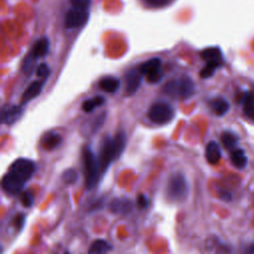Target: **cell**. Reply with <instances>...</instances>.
Segmentation results:
<instances>
[{
    "label": "cell",
    "instance_id": "obj_22",
    "mask_svg": "<svg viewBox=\"0 0 254 254\" xmlns=\"http://www.w3.org/2000/svg\"><path fill=\"white\" fill-rule=\"evenodd\" d=\"M105 102V98L103 96H100V95H96L92 98H88L86 100H84L82 102V105H81V108L84 112L86 113H89L91 111H93L95 108L103 105Z\"/></svg>",
    "mask_w": 254,
    "mask_h": 254
},
{
    "label": "cell",
    "instance_id": "obj_15",
    "mask_svg": "<svg viewBox=\"0 0 254 254\" xmlns=\"http://www.w3.org/2000/svg\"><path fill=\"white\" fill-rule=\"evenodd\" d=\"M62 141H63V139L60 134L51 131V132L46 133L42 137L41 144L45 150L52 151V150H55L56 148H58L61 145Z\"/></svg>",
    "mask_w": 254,
    "mask_h": 254
},
{
    "label": "cell",
    "instance_id": "obj_4",
    "mask_svg": "<svg viewBox=\"0 0 254 254\" xmlns=\"http://www.w3.org/2000/svg\"><path fill=\"white\" fill-rule=\"evenodd\" d=\"M163 91L172 97L186 100L194 94L195 84L190 76L184 75L180 78L168 81L163 86Z\"/></svg>",
    "mask_w": 254,
    "mask_h": 254
},
{
    "label": "cell",
    "instance_id": "obj_3",
    "mask_svg": "<svg viewBox=\"0 0 254 254\" xmlns=\"http://www.w3.org/2000/svg\"><path fill=\"white\" fill-rule=\"evenodd\" d=\"M81 158H82L85 188L87 190H91L97 184L98 178L101 174L98 158L93 153L92 149L89 146H85L82 149Z\"/></svg>",
    "mask_w": 254,
    "mask_h": 254
},
{
    "label": "cell",
    "instance_id": "obj_8",
    "mask_svg": "<svg viewBox=\"0 0 254 254\" xmlns=\"http://www.w3.org/2000/svg\"><path fill=\"white\" fill-rule=\"evenodd\" d=\"M138 68L150 83H157L163 77L161 60L159 58H152L144 62Z\"/></svg>",
    "mask_w": 254,
    "mask_h": 254
},
{
    "label": "cell",
    "instance_id": "obj_20",
    "mask_svg": "<svg viewBox=\"0 0 254 254\" xmlns=\"http://www.w3.org/2000/svg\"><path fill=\"white\" fill-rule=\"evenodd\" d=\"M98 86L101 90L107 93H114L120 86V81L114 76H105L100 79Z\"/></svg>",
    "mask_w": 254,
    "mask_h": 254
},
{
    "label": "cell",
    "instance_id": "obj_6",
    "mask_svg": "<svg viewBox=\"0 0 254 254\" xmlns=\"http://www.w3.org/2000/svg\"><path fill=\"white\" fill-rule=\"evenodd\" d=\"M200 56L206 62L205 66L202 67L199 71V76L201 78L211 77L215 70L223 64V57L219 48L211 47L204 49L200 53Z\"/></svg>",
    "mask_w": 254,
    "mask_h": 254
},
{
    "label": "cell",
    "instance_id": "obj_27",
    "mask_svg": "<svg viewBox=\"0 0 254 254\" xmlns=\"http://www.w3.org/2000/svg\"><path fill=\"white\" fill-rule=\"evenodd\" d=\"M21 202L23 205H25L26 207H30L31 205H33L34 203V198H33V195L30 191L26 190L23 192L22 194V197H21Z\"/></svg>",
    "mask_w": 254,
    "mask_h": 254
},
{
    "label": "cell",
    "instance_id": "obj_10",
    "mask_svg": "<svg viewBox=\"0 0 254 254\" xmlns=\"http://www.w3.org/2000/svg\"><path fill=\"white\" fill-rule=\"evenodd\" d=\"M23 105V104H22ZM22 105H5L2 108L1 119L3 124L12 125L18 121L24 113Z\"/></svg>",
    "mask_w": 254,
    "mask_h": 254
},
{
    "label": "cell",
    "instance_id": "obj_9",
    "mask_svg": "<svg viewBox=\"0 0 254 254\" xmlns=\"http://www.w3.org/2000/svg\"><path fill=\"white\" fill-rule=\"evenodd\" d=\"M88 19L86 10L72 8L68 10L64 17V25L67 29H74L83 26Z\"/></svg>",
    "mask_w": 254,
    "mask_h": 254
},
{
    "label": "cell",
    "instance_id": "obj_28",
    "mask_svg": "<svg viewBox=\"0 0 254 254\" xmlns=\"http://www.w3.org/2000/svg\"><path fill=\"white\" fill-rule=\"evenodd\" d=\"M147 4H149L152 7H164L170 3L171 0H144Z\"/></svg>",
    "mask_w": 254,
    "mask_h": 254
},
{
    "label": "cell",
    "instance_id": "obj_25",
    "mask_svg": "<svg viewBox=\"0 0 254 254\" xmlns=\"http://www.w3.org/2000/svg\"><path fill=\"white\" fill-rule=\"evenodd\" d=\"M36 74L38 77L42 78V79H47L48 76L50 75V67L47 64L43 63V64H40L37 67V70H36Z\"/></svg>",
    "mask_w": 254,
    "mask_h": 254
},
{
    "label": "cell",
    "instance_id": "obj_24",
    "mask_svg": "<svg viewBox=\"0 0 254 254\" xmlns=\"http://www.w3.org/2000/svg\"><path fill=\"white\" fill-rule=\"evenodd\" d=\"M62 179L65 184L70 185V184H74L77 181L78 175L74 169H67L63 173Z\"/></svg>",
    "mask_w": 254,
    "mask_h": 254
},
{
    "label": "cell",
    "instance_id": "obj_17",
    "mask_svg": "<svg viewBox=\"0 0 254 254\" xmlns=\"http://www.w3.org/2000/svg\"><path fill=\"white\" fill-rule=\"evenodd\" d=\"M50 49V41L47 37L40 38L33 46L32 51H31V56L37 60L39 58L45 57Z\"/></svg>",
    "mask_w": 254,
    "mask_h": 254
},
{
    "label": "cell",
    "instance_id": "obj_13",
    "mask_svg": "<svg viewBox=\"0 0 254 254\" xmlns=\"http://www.w3.org/2000/svg\"><path fill=\"white\" fill-rule=\"evenodd\" d=\"M243 114L249 119L254 120V91H244L241 96Z\"/></svg>",
    "mask_w": 254,
    "mask_h": 254
},
{
    "label": "cell",
    "instance_id": "obj_14",
    "mask_svg": "<svg viewBox=\"0 0 254 254\" xmlns=\"http://www.w3.org/2000/svg\"><path fill=\"white\" fill-rule=\"evenodd\" d=\"M205 159L206 161L211 164H217L221 159V150L217 142L209 141L205 147Z\"/></svg>",
    "mask_w": 254,
    "mask_h": 254
},
{
    "label": "cell",
    "instance_id": "obj_7",
    "mask_svg": "<svg viewBox=\"0 0 254 254\" xmlns=\"http://www.w3.org/2000/svg\"><path fill=\"white\" fill-rule=\"evenodd\" d=\"M175 109L168 102H156L148 110V118L157 125H165L173 120Z\"/></svg>",
    "mask_w": 254,
    "mask_h": 254
},
{
    "label": "cell",
    "instance_id": "obj_21",
    "mask_svg": "<svg viewBox=\"0 0 254 254\" xmlns=\"http://www.w3.org/2000/svg\"><path fill=\"white\" fill-rule=\"evenodd\" d=\"M238 140H239L238 136L234 132L229 131V130L224 131L221 135V142H222L223 146L229 151H232L233 149H235L237 147Z\"/></svg>",
    "mask_w": 254,
    "mask_h": 254
},
{
    "label": "cell",
    "instance_id": "obj_16",
    "mask_svg": "<svg viewBox=\"0 0 254 254\" xmlns=\"http://www.w3.org/2000/svg\"><path fill=\"white\" fill-rule=\"evenodd\" d=\"M209 107L216 116H223L228 112L230 104L223 97H215L209 101Z\"/></svg>",
    "mask_w": 254,
    "mask_h": 254
},
{
    "label": "cell",
    "instance_id": "obj_19",
    "mask_svg": "<svg viewBox=\"0 0 254 254\" xmlns=\"http://www.w3.org/2000/svg\"><path fill=\"white\" fill-rule=\"evenodd\" d=\"M133 207V203L129 199L114 198L109 203V208L114 213H126L129 212Z\"/></svg>",
    "mask_w": 254,
    "mask_h": 254
},
{
    "label": "cell",
    "instance_id": "obj_1",
    "mask_svg": "<svg viewBox=\"0 0 254 254\" xmlns=\"http://www.w3.org/2000/svg\"><path fill=\"white\" fill-rule=\"evenodd\" d=\"M36 172V164L29 159L19 158L12 163L2 178V189L10 195L18 194Z\"/></svg>",
    "mask_w": 254,
    "mask_h": 254
},
{
    "label": "cell",
    "instance_id": "obj_11",
    "mask_svg": "<svg viewBox=\"0 0 254 254\" xmlns=\"http://www.w3.org/2000/svg\"><path fill=\"white\" fill-rule=\"evenodd\" d=\"M142 76L143 74L140 72L139 68H134L127 71L125 75V81H126L125 90L128 95L134 94L139 89L142 83Z\"/></svg>",
    "mask_w": 254,
    "mask_h": 254
},
{
    "label": "cell",
    "instance_id": "obj_2",
    "mask_svg": "<svg viewBox=\"0 0 254 254\" xmlns=\"http://www.w3.org/2000/svg\"><path fill=\"white\" fill-rule=\"evenodd\" d=\"M126 146V134L123 130L116 133L114 137H104L98 154V162L101 174L104 173L109 166L120 157Z\"/></svg>",
    "mask_w": 254,
    "mask_h": 254
},
{
    "label": "cell",
    "instance_id": "obj_12",
    "mask_svg": "<svg viewBox=\"0 0 254 254\" xmlns=\"http://www.w3.org/2000/svg\"><path fill=\"white\" fill-rule=\"evenodd\" d=\"M46 79H40V80H35L32 81L28 87L25 89L22 95V104H26L27 102L31 101L32 99L36 98L42 91L43 86L45 84Z\"/></svg>",
    "mask_w": 254,
    "mask_h": 254
},
{
    "label": "cell",
    "instance_id": "obj_18",
    "mask_svg": "<svg viewBox=\"0 0 254 254\" xmlns=\"http://www.w3.org/2000/svg\"><path fill=\"white\" fill-rule=\"evenodd\" d=\"M230 161L231 164L237 169H244L248 164V159L244 150L237 147L230 151Z\"/></svg>",
    "mask_w": 254,
    "mask_h": 254
},
{
    "label": "cell",
    "instance_id": "obj_23",
    "mask_svg": "<svg viewBox=\"0 0 254 254\" xmlns=\"http://www.w3.org/2000/svg\"><path fill=\"white\" fill-rule=\"evenodd\" d=\"M112 249V246L109 242L103 239H96L93 241L88 249V253L97 254V253H106Z\"/></svg>",
    "mask_w": 254,
    "mask_h": 254
},
{
    "label": "cell",
    "instance_id": "obj_26",
    "mask_svg": "<svg viewBox=\"0 0 254 254\" xmlns=\"http://www.w3.org/2000/svg\"><path fill=\"white\" fill-rule=\"evenodd\" d=\"M72 8L86 10L91 3V0H69Z\"/></svg>",
    "mask_w": 254,
    "mask_h": 254
},
{
    "label": "cell",
    "instance_id": "obj_29",
    "mask_svg": "<svg viewBox=\"0 0 254 254\" xmlns=\"http://www.w3.org/2000/svg\"><path fill=\"white\" fill-rule=\"evenodd\" d=\"M14 222H15V226H16L19 230H21L22 227L24 226V223H25V215H23V213H19V214L15 217Z\"/></svg>",
    "mask_w": 254,
    "mask_h": 254
},
{
    "label": "cell",
    "instance_id": "obj_30",
    "mask_svg": "<svg viewBox=\"0 0 254 254\" xmlns=\"http://www.w3.org/2000/svg\"><path fill=\"white\" fill-rule=\"evenodd\" d=\"M148 203H149V201H148V199H147L145 194L141 193V194L138 195V197H137V204H138L139 207L145 208V207H147Z\"/></svg>",
    "mask_w": 254,
    "mask_h": 254
},
{
    "label": "cell",
    "instance_id": "obj_5",
    "mask_svg": "<svg viewBox=\"0 0 254 254\" xmlns=\"http://www.w3.org/2000/svg\"><path fill=\"white\" fill-rule=\"evenodd\" d=\"M189 193L188 181L184 174H173L167 183V196L175 202L183 201Z\"/></svg>",
    "mask_w": 254,
    "mask_h": 254
}]
</instances>
